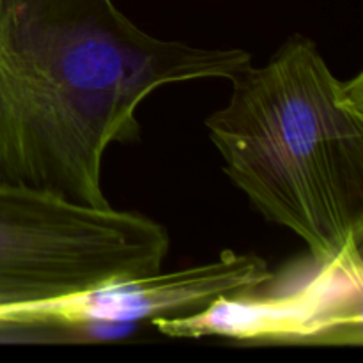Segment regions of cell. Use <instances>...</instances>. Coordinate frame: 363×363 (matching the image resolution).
I'll return each mask as SVG.
<instances>
[{
  "instance_id": "6da1fadb",
  "label": "cell",
  "mask_w": 363,
  "mask_h": 363,
  "mask_svg": "<svg viewBox=\"0 0 363 363\" xmlns=\"http://www.w3.org/2000/svg\"><path fill=\"white\" fill-rule=\"evenodd\" d=\"M248 64L147 34L113 0H0V184L106 208L105 156L140 140L142 101Z\"/></svg>"
},
{
  "instance_id": "7a4b0ae2",
  "label": "cell",
  "mask_w": 363,
  "mask_h": 363,
  "mask_svg": "<svg viewBox=\"0 0 363 363\" xmlns=\"http://www.w3.org/2000/svg\"><path fill=\"white\" fill-rule=\"evenodd\" d=\"M229 82V99L204 126L230 183L300 238L315 264L360 261L362 71L339 78L311 38L294 34Z\"/></svg>"
},
{
  "instance_id": "3957f363",
  "label": "cell",
  "mask_w": 363,
  "mask_h": 363,
  "mask_svg": "<svg viewBox=\"0 0 363 363\" xmlns=\"http://www.w3.org/2000/svg\"><path fill=\"white\" fill-rule=\"evenodd\" d=\"M169 250V230L142 213L0 184V307L156 275Z\"/></svg>"
},
{
  "instance_id": "277c9868",
  "label": "cell",
  "mask_w": 363,
  "mask_h": 363,
  "mask_svg": "<svg viewBox=\"0 0 363 363\" xmlns=\"http://www.w3.org/2000/svg\"><path fill=\"white\" fill-rule=\"evenodd\" d=\"M363 261L315 264L311 282L282 294L257 289L213 301L197 314L151 323L167 337H223L240 342L354 344L363 335Z\"/></svg>"
}]
</instances>
